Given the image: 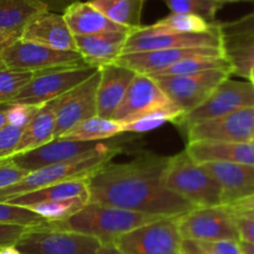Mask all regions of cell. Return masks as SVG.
I'll return each instance as SVG.
<instances>
[{
	"label": "cell",
	"instance_id": "1",
	"mask_svg": "<svg viewBox=\"0 0 254 254\" xmlns=\"http://www.w3.org/2000/svg\"><path fill=\"white\" fill-rule=\"evenodd\" d=\"M169 156L146 154L128 163L108 164L87 178L88 202L146 213L178 217L195 206L164 186L163 174Z\"/></svg>",
	"mask_w": 254,
	"mask_h": 254
},
{
	"label": "cell",
	"instance_id": "2",
	"mask_svg": "<svg viewBox=\"0 0 254 254\" xmlns=\"http://www.w3.org/2000/svg\"><path fill=\"white\" fill-rule=\"evenodd\" d=\"M164 217L133 212L123 208L88 202L83 208L61 222H46L51 228L88 236L101 245L114 243L119 237L146 223Z\"/></svg>",
	"mask_w": 254,
	"mask_h": 254
},
{
	"label": "cell",
	"instance_id": "3",
	"mask_svg": "<svg viewBox=\"0 0 254 254\" xmlns=\"http://www.w3.org/2000/svg\"><path fill=\"white\" fill-rule=\"evenodd\" d=\"M168 190L192 203L195 207L222 205V191L213 176L201 164L195 163L185 150L169 156L163 174Z\"/></svg>",
	"mask_w": 254,
	"mask_h": 254
},
{
	"label": "cell",
	"instance_id": "4",
	"mask_svg": "<svg viewBox=\"0 0 254 254\" xmlns=\"http://www.w3.org/2000/svg\"><path fill=\"white\" fill-rule=\"evenodd\" d=\"M118 153V148L107 145L103 149H99V150L87 154L81 158L54 164V165L45 166L39 170L31 171L14 185L1 189L0 190V202H6L7 200L16 197V196L24 195V193L31 192V191L39 190L42 188H47V186L56 185V184L64 183V181L88 178L94 171L108 164Z\"/></svg>",
	"mask_w": 254,
	"mask_h": 254
},
{
	"label": "cell",
	"instance_id": "5",
	"mask_svg": "<svg viewBox=\"0 0 254 254\" xmlns=\"http://www.w3.org/2000/svg\"><path fill=\"white\" fill-rule=\"evenodd\" d=\"M156 113L168 114L173 118V122L183 116V112L166 97L151 77L136 74L112 119L123 127Z\"/></svg>",
	"mask_w": 254,
	"mask_h": 254
},
{
	"label": "cell",
	"instance_id": "6",
	"mask_svg": "<svg viewBox=\"0 0 254 254\" xmlns=\"http://www.w3.org/2000/svg\"><path fill=\"white\" fill-rule=\"evenodd\" d=\"M181 240L203 241H240L235 212L230 206L195 207L176 217Z\"/></svg>",
	"mask_w": 254,
	"mask_h": 254
},
{
	"label": "cell",
	"instance_id": "7",
	"mask_svg": "<svg viewBox=\"0 0 254 254\" xmlns=\"http://www.w3.org/2000/svg\"><path fill=\"white\" fill-rule=\"evenodd\" d=\"M246 108H254V84L248 79L238 81L230 77L225 79L200 107L183 114L173 123L186 130L193 124L227 116Z\"/></svg>",
	"mask_w": 254,
	"mask_h": 254
},
{
	"label": "cell",
	"instance_id": "8",
	"mask_svg": "<svg viewBox=\"0 0 254 254\" xmlns=\"http://www.w3.org/2000/svg\"><path fill=\"white\" fill-rule=\"evenodd\" d=\"M230 77H232L230 69H210L181 76L156 77L153 79L183 114H186L200 107Z\"/></svg>",
	"mask_w": 254,
	"mask_h": 254
},
{
	"label": "cell",
	"instance_id": "9",
	"mask_svg": "<svg viewBox=\"0 0 254 254\" xmlns=\"http://www.w3.org/2000/svg\"><path fill=\"white\" fill-rule=\"evenodd\" d=\"M97 71L98 68L94 67L79 66L35 72L31 81L10 103L42 106L47 102L62 97L82 82L87 81Z\"/></svg>",
	"mask_w": 254,
	"mask_h": 254
},
{
	"label": "cell",
	"instance_id": "10",
	"mask_svg": "<svg viewBox=\"0 0 254 254\" xmlns=\"http://www.w3.org/2000/svg\"><path fill=\"white\" fill-rule=\"evenodd\" d=\"M1 64L7 68L41 72L64 67L88 66L78 52L59 51L19 39L10 42L1 52Z\"/></svg>",
	"mask_w": 254,
	"mask_h": 254
},
{
	"label": "cell",
	"instance_id": "11",
	"mask_svg": "<svg viewBox=\"0 0 254 254\" xmlns=\"http://www.w3.org/2000/svg\"><path fill=\"white\" fill-rule=\"evenodd\" d=\"M99 246L94 238L51 228L44 222L27 228L15 247L21 254H96Z\"/></svg>",
	"mask_w": 254,
	"mask_h": 254
},
{
	"label": "cell",
	"instance_id": "12",
	"mask_svg": "<svg viewBox=\"0 0 254 254\" xmlns=\"http://www.w3.org/2000/svg\"><path fill=\"white\" fill-rule=\"evenodd\" d=\"M176 217H164L135 228L114 242L123 254H181Z\"/></svg>",
	"mask_w": 254,
	"mask_h": 254
},
{
	"label": "cell",
	"instance_id": "13",
	"mask_svg": "<svg viewBox=\"0 0 254 254\" xmlns=\"http://www.w3.org/2000/svg\"><path fill=\"white\" fill-rule=\"evenodd\" d=\"M188 143L221 141L241 143L254 139V108H246L227 116L208 119L186 129Z\"/></svg>",
	"mask_w": 254,
	"mask_h": 254
},
{
	"label": "cell",
	"instance_id": "14",
	"mask_svg": "<svg viewBox=\"0 0 254 254\" xmlns=\"http://www.w3.org/2000/svg\"><path fill=\"white\" fill-rule=\"evenodd\" d=\"M98 83L99 69L87 81L57 98L54 139H60L81 122L97 117Z\"/></svg>",
	"mask_w": 254,
	"mask_h": 254
},
{
	"label": "cell",
	"instance_id": "15",
	"mask_svg": "<svg viewBox=\"0 0 254 254\" xmlns=\"http://www.w3.org/2000/svg\"><path fill=\"white\" fill-rule=\"evenodd\" d=\"M193 47L223 49V39L220 26L203 34H151L146 31L144 26H141L129 35L123 54Z\"/></svg>",
	"mask_w": 254,
	"mask_h": 254
},
{
	"label": "cell",
	"instance_id": "16",
	"mask_svg": "<svg viewBox=\"0 0 254 254\" xmlns=\"http://www.w3.org/2000/svg\"><path fill=\"white\" fill-rule=\"evenodd\" d=\"M108 144L101 143V141H74L66 140V139H54L34 150L12 156L9 160L17 168L22 169L26 173H31L45 166L81 158L87 154L103 149Z\"/></svg>",
	"mask_w": 254,
	"mask_h": 254
},
{
	"label": "cell",
	"instance_id": "17",
	"mask_svg": "<svg viewBox=\"0 0 254 254\" xmlns=\"http://www.w3.org/2000/svg\"><path fill=\"white\" fill-rule=\"evenodd\" d=\"M192 57H225L223 49L193 47V49H169L155 51L129 52L119 56L116 64L127 67L136 74H150L169 68L184 60Z\"/></svg>",
	"mask_w": 254,
	"mask_h": 254
},
{
	"label": "cell",
	"instance_id": "18",
	"mask_svg": "<svg viewBox=\"0 0 254 254\" xmlns=\"http://www.w3.org/2000/svg\"><path fill=\"white\" fill-rule=\"evenodd\" d=\"M20 39L59 51L77 52L74 36L64 15L49 10L35 16L22 30Z\"/></svg>",
	"mask_w": 254,
	"mask_h": 254
},
{
	"label": "cell",
	"instance_id": "19",
	"mask_svg": "<svg viewBox=\"0 0 254 254\" xmlns=\"http://www.w3.org/2000/svg\"><path fill=\"white\" fill-rule=\"evenodd\" d=\"M213 176L222 191V205L231 206L254 196V165L233 163L201 164Z\"/></svg>",
	"mask_w": 254,
	"mask_h": 254
},
{
	"label": "cell",
	"instance_id": "20",
	"mask_svg": "<svg viewBox=\"0 0 254 254\" xmlns=\"http://www.w3.org/2000/svg\"><path fill=\"white\" fill-rule=\"evenodd\" d=\"M135 76V72L118 64H107L99 68L97 117L112 119Z\"/></svg>",
	"mask_w": 254,
	"mask_h": 254
},
{
	"label": "cell",
	"instance_id": "21",
	"mask_svg": "<svg viewBox=\"0 0 254 254\" xmlns=\"http://www.w3.org/2000/svg\"><path fill=\"white\" fill-rule=\"evenodd\" d=\"M131 32H101L94 35L74 36L77 52L84 64L94 68L116 64L124 51V46Z\"/></svg>",
	"mask_w": 254,
	"mask_h": 254
},
{
	"label": "cell",
	"instance_id": "22",
	"mask_svg": "<svg viewBox=\"0 0 254 254\" xmlns=\"http://www.w3.org/2000/svg\"><path fill=\"white\" fill-rule=\"evenodd\" d=\"M185 151L197 164L221 161L254 165V140L241 143L192 141L188 143Z\"/></svg>",
	"mask_w": 254,
	"mask_h": 254
},
{
	"label": "cell",
	"instance_id": "23",
	"mask_svg": "<svg viewBox=\"0 0 254 254\" xmlns=\"http://www.w3.org/2000/svg\"><path fill=\"white\" fill-rule=\"evenodd\" d=\"M64 17L73 36L94 35L101 32H133L127 27L116 24L88 1H77L64 11Z\"/></svg>",
	"mask_w": 254,
	"mask_h": 254
},
{
	"label": "cell",
	"instance_id": "24",
	"mask_svg": "<svg viewBox=\"0 0 254 254\" xmlns=\"http://www.w3.org/2000/svg\"><path fill=\"white\" fill-rule=\"evenodd\" d=\"M56 103L57 98L40 107L36 116L22 129L15 155L34 150L54 140L55 126H56Z\"/></svg>",
	"mask_w": 254,
	"mask_h": 254
},
{
	"label": "cell",
	"instance_id": "25",
	"mask_svg": "<svg viewBox=\"0 0 254 254\" xmlns=\"http://www.w3.org/2000/svg\"><path fill=\"white\" fill-rule=\"evenodd\" d=\"M72 197H82L89 200L87 178L74 179V180L64 181V183L56 184V185L39 189V190L31 191V192L10 198L6 202L10 203V205L29 208L31 206L37 205V203L46 202V201L62 200V198Z\"/></svg>",
	"mask_w": 254,
	"mask_h": 254
},
{
	"label": "cell",
	"instance_id": "26",
	"mask_svg": "<svg viewBox=\"0 0 254 254\" xmlns=\"http://www.w3.org/2000/svg\"><path fill=\"white\" fill-rule=\"evenodd\" d=\"M46 10L40 0H0V31L20 37L25 26Z\"/></svg>",
	"mask_w": 254,
	"mask_h": 254
},
{
	"label": "cell",
	"instance_id": "27",
	"mask_svg": "<svg viewBox=\"0 0 254 254\" xmlns=\"http://www.w3.org/2000/svg\"><path fill=\"white\" fill-rule=\"evenodd\" d=\"M146 0H88L92 6L106 15L109 20L127 29L141 27V12Z\"/></svg>",
	"mask_w": 254,
	"mask_h": 254
},
{
	"label": "cell",
	"instance_id": "28",
	"mask_svg": "<svg viewBox=\"0 0 254 254\" xmlns=\"http://www.w3.org/2000/svg\"><path fill=\"white\" fill-rule=\"evenodd\" d=\"M217 26L218 21L212 24L196 15L171 12L155 24L144 26V29L151 34H203L212 31Z\"/></svg>",
	"mask_w": 254,
	"mask_h": 254
},
{
	"label": "cell",
	"instance_id": "29",
	"mask_svg": "<svg viewBox=\"0 0 254 254\" xmlns=\"http://www.w3.org/2000/svg\"><path fill=\"white\" fill-rule=\"evenodd\" d=\"M223 52L231 64L232 76L250 78L254 69V36L223 39Z\"/></svg>",
	"mask_w": 254,
	"mask_h": 254
},
{
	"label": "cell",
	"instance_id": "30",
	"mask_svg": "<svg viewBox=\"0 0 254 254\" xmlns=\"http://www.w3.org/2000/svg\"><path fill=\"white\" fill-rule=\"evenodd\" d=\"M124 133L123 127L113 119L99 117L86 119L64 134L60 139L74 141H101Z\"/></svg>",
	"mask_w": 254,
	"mask_h": 254
},
{
	"label": "cell",
	"instance_id": "31",
	"mask_svg": "<svg viewBox=\"0 0 254 254\" xmlns=\"http://www.w3.org/2000/svg\"><path fill=\"white\" fill-rule=\"evenodd\" d=\"M88 203L87 198L72 197L46 201L29 207L46 222H61L67 220Z\"/></svg>",
	"mask_w": 254,
	"mask_h": 254
},
{
	"label": "cell",
	"instance_id": "32",
	"mask_svg": "<svg viewBox=\"0 0 254 254\" xmlns=\"http://www.w3.org/2000/svg\"><path fill=\"white\" fill-rule=\"evenodd\" d=\"M210 69H230L231 64L225 57H192V59L184 60L169 68L163 69L160 72L150 74L149 77H169V76H181V74L197 73V72L210 71ZM232 74V73H231Z\"/></svg>",
	"mask_w": 254,
	"mask_h": 254
},
{
	"label": "cell",
	"instance_id": "33",
	"mask_svg": "<svg viewBox=\"0 0 254 254\" xmlns=\"http://www.w3.org/2000/svg\"><path fill=\"white\" fill-rule=\"evenodd\" d=\"M171 12L191 14L200 16L208 22H217L216 16L223 5L216 0H161Z\"/></svg>",
	"mask_w": 254,
	"mask_h": 254
},
{
	"label": "cell",
	"instance_id": "34",
	"mask_svg": "<svg viewBox=\"0 0 254 254\" xmlns=\"http://www.w3.org/2000/svg\"><path fill=\"white\" fill-rule=\"evenodd\" d=\"M34 72L0 67V104H7L31 81Z\"/></svg>",
	"mask_w": 254,
	"mask_h": 254
},
{
	"label": "cell",
	"instance_id": "35",
	"mask_svg": "<svg viewBox=\"0 0 254 254\" xmlns=\"http://www.w3.org/2000/svg\"><path fill=\"white\" fill-rule=\"evenodd\" d=\"M44 222L46 221L42 220L30 208L0 202V225H15L31 228L42 225Z\"/></svg>",
	"mask_w": 254,
	"mask_h": 254
},
{
	"label": "cell",
	"instance_id": "36",
	"mask_svg": "<svg viewBox=\"0 0 254 254\" xmlns=\"http://www.w3.org/2000/svg\"><path fill=\"white\" fill-rule=\"evenodd\" d=\"M252 2L254 5V0ZM218 26H220L221 34H222V39L254 36V10L250 14L245 15L240 19L232 20V21H218Z\"/></svg>",
	"mask_w": 254,
	"mask_h": 254
},
{
	"label": "cell",
	"instance_id": "37",
	"mask_svg": "<svg viewBox=\"0 0 254 254\" xmlns=\"http://www.w3.org/2000/svg\"><path fill=\"white\" fill-rule=\"evenodd\" d=\"M41 106H31L22 103H7L6 124L24 129L36 116Z\"/></svg>",
	"mask_w": 254,
	"mask_h": 254
},
{
	"label": "cell",
	"instance_id": "38",
	"mask_svg": "<svg viewBox=\"0 0 254 254\" xmlns=\"http://www.w3.org/2000/svg\"><path fill=\"white\" fill-rule=\"evenodd\" d=\"M21 133L22 128L10 124H6L0 129V160H6L15 155Z\"/></svg>",
	"mask_w": 254,
	"mask_h": 254
},
{
	"label": "cell",
	"instance_id": "39",
	"mask_svg": "<svg viewBox=\"0 0 254 254\" xmlns=\"http://www.w3.org/2000/svg\"><path fill=\"white\" fill-rule=\"evenodd\" d=\"M166 122H173V118L168 114L156 113L143 117L131 123L123 126V131H133V133H143V131L153 130L158 127L163 126Z\"/></svg>",
	"mask_w": 254,
	"mask_h": 254
},
{
	"label": "cell",
	"instance_id": "40",
	"mask_svg": "<svg viewBox=\"0 0 254 254\" xmlns=\"http://www.w3.org/2000/svg\"><path fill=\"white\" fill-rule=\"evenodd\" d=\"M241 242L254 245V212L233 211Z\"/></svg>",
	"mask_w": 254,
	"mask_h": 254
},
{
	"label": "cell",
	"instance_id": "41",
	"mask_svg": "<svg viewBox=\"0 0 254 254\" xmlns=\"http://www.w3.org/2000/svg\"><path fill=\"white\" fill-rule=\"evenodd\" d=\"M27 174L29 173L14 165L9 159L4 160L2 163H0V190L16 184L17 181L24 179Z\"/></svg>",
	"mask_w": 254,
	"mask_h": 254
},
{
	"label": "cell",
	"instance_id": "42",
	"mask_svg": "<svg viewBox=\"0 0 254 254\" xmlns=\"http://www.w3.org/2000/svg\"><path fill=\"white\" fill-rule=\"evenodd\" d=\"M26 230L27 227L22 226L0 225V248L16 245Z\"/></svg>",
	"mask_w": 254,
	"mask_h": 254
},
{
	"label": "cell",
	"instance_id": "43",
	"mask_svg": "<svg viewBox=\"0 0 254 254\" xmlns=\"http://www.w3.org/2000/svg\"><path fill=\"white\" fill-rule=\"evenodd\" d=\"M181 254H220L211 250L202 241L183 240L180 245Z\"/></svg>",
	"mask_w": 254,
	"mask_h": 254
},
{
	"label": "cell",
	"instance_id": "44",
	"mask_svg": "<svg viewBox=\"0 0 254 254\" xmlns=\"http://www.w3.org/2000/svg\"><path fill=\"white\" fill-rule=\"evenodd\" d=\"M40 1L47 7L49 11L64 14V11L69 5L74 4V2L79 1V0H40Z\"/></svg>",
	"mask_w": 254,
	"mask_h": 254
},
{
	"label": "cell",
	"instance_id": "45",
	"mask_svg": "<svg viewBox=\"0 0 254 254\" xmlns=\"http://www.w3.org/2000/svg\"><path fill=\"white\" fill-rule=\"evenodd\" d=\"M230 207L233 211H250V212H254V196L246 198V200L238 201V202L231 205Z\"/></svg>",
	"mask_w": 254,
	"mask_h": 254
},
{
	"label": "cell",
	"instance_id": "46",
	"mask_svg": "<svg viewBox=\"0 0 254 254\" xmlns=\"http://www.w3.org/2000/svg\"><path fill=\"white\" fill-rule=\"evenodd\" d=\"M96 254H123L114 243H108V245H101L97 250Z\"/></svg>",
	"mask_w": 254,
	"mask_h": 254
},
{
	"label": "cell",
	"instance_id": "47",
	"mask_svg": "<svg viewBox=\"0 0 254 254\" xmlns=\"http://www.w3.org/2000/svg\"><path fill=\"white\" fill-rule=\"evenodd\" d=\"M16 39H19V36H17V35L0 31V45L5 44V42H7V41H12V40H16Z\"/></svg>",
	"mask_w": 254,
	"mask_h": 254
},
{
	"label": "cell",
	"instance_id": "48",
	"mask_svg": "<svg viewBox=\"0 0 254 254\" xmlns=\"http://www.w3.org/2000/svg\"><path fill=\"white\" fill-rule=\"evenodd\" d=\"M6 112L7 104H0V129L6 126Z\"/></svg>",
	"mask_w": 254,
	"mask_h": 254
},
{
	"label": "cell",
	"instance_id": "49",
	"mask_svg": "<svg viewBox=\"0 0 254 254\" xmlns=\"http://www.w3.org/2000/svg\"><path fill=\"white\" fill-rule=\"evenodd\" d=\"M240 248L242 254H254V245H251V243L241 242L240 241Z\"/></svg>",
	"mask_w": 254,
	"mask_h": 254
},
{
	"label": "cell",
	"instance_id": "50",
	"mask_svg": "<svg viewBox=\"0 0 254 254\" xmlns=\"http://www.w3.org/2000/svg\"><path fill=\"white\" fill-rule=\"evenodd\" d=\"M0 254H21L17 251L15 246H7V247L0 248Z\"/></svg>",
	"mask_w": 254,
	"mask_h": 254
},
{
	"label": "cell",
	"instance_id": "51",
	"mask_svg": "<svg viewBox=\"0 0 254 254\" xmlns=\"http://www.w3.org/2000/svg\"><path fill=\"white\" fill-rule=\"evenodd\" d=\"M216 1H218L220 4H222V5H225V4H227V2H243V1L252 2L253 0H216Z\"/></svg>",
	"mask_w": 254,
	"mask_h": 254
},
{
	"label": "cell",
	"instance_id": "52",
	"mask_svg": "<svg viewBox=\"0 0 254 254\" xmlns=\"http://www.w3.org/2000/svg\"><path fill=\"white\" fill-rule=\"evenodd\" d=\"M12 41H14V40H12ZM12 41H7V42H5V44H2V45H0V57H1V52H2V50L5 49V47L7 46V45L10 44V42H12ZM2 66V64H1V59H0V67Z\"/></svg>",
	"mask_w": 254,
	"mask_h": 254
},
{
	"label": "cell",
	"instance_id": "53",
	"mask_svg": "<svg viewBox=\"0 0 254 254\" xmlns=\"http://www.w3.org/2000/svg\"><path fill=\"white\" fill-rule=\"evenodd\" d=\"M248 81H251L252 82V83L254 84V69L252 72H251V74H250V78H248Z\"/></svg>",
	"mask_w": 254,
	"mask_h": 254
},
{
	"label": "cell",
	"instance_id": "54",
	"mask_svg": "<svg viewBox=\"0 0 254 254\" xmlns=\"http://www.w3.org/2000/svg\"><path fill=\"white\" fill-rule=\"evenodd\" d=\"M2 161H4V160H0V163H2Z\"/></svg>",
	"mask_w": 254,
	"mask_h": 254
},
{
	"label": "cell",
	"instance_id": "55",
	"mask_svg": "<svg viewBox=\"0 0 254 254\" xmlns=\"http://www.w3.org/2000/svg\"><path fill=\"white\" fill-rule=\"evenodd\" d=\"M253 140H254V139H253Z\"/></svg>",
	"mask_w": 254,
	"mask_h": 254
}]
</instances>
